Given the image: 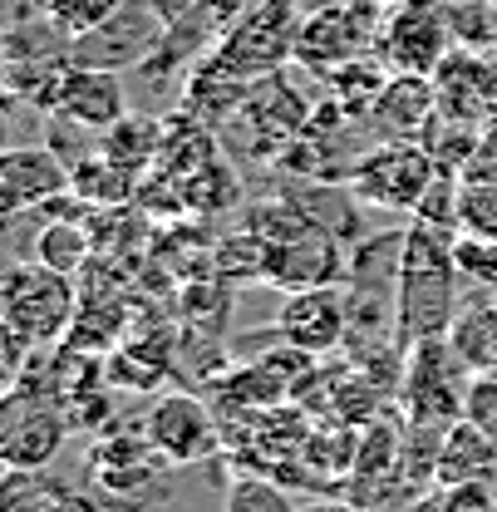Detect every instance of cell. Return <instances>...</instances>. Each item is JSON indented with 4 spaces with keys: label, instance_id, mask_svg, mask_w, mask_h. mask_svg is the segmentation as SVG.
Returning a JSON list of instances; mask_svg holds the SVG:
<instances>
[{
    "label": "cell",
    "instance_id": "obj_33",
    "mask_svg": "<svg viewBox=\"0 0 497 512\" xmlns=\"http://www.w3.org/2000/svg\"><path fill=\"white\" fill-rule=\"evenodd\" d=\"M493 301H497V296H493Z\"/></svg>",
    "mask_w": 497,
    "mask_h": 512
},
{
    "label": "cell",
    "instance_id": "obj_28",
    "mask_svg": "<svg viewBox=\"0 0 497 512\" xmlns=\"http://www.w3.org/2000/svg\"><path fill=\"white\" fill-rule=\"evenodd\" d=\"M463 419H468V424H478L488 439H497V370L468 380V394H463Z\"/></svg>",
    "mask_w": 497,
    "mask_h": 512
},
{
    "label": "cell",
    "instance_id": "obj_2",
    "mask_svg": "<svg viewBox=\"0 0 497 512\" xmlns=\"http://www.w3.org/2000/svg\"><path fill=\"white\" fill-rule=\"evenodd\" d=\"M311 114L315 104L276 69V74H261L247 89V99L212 128V143L232 163H271L306 133Z\"/></svg>",
    "mask_w": 497,
    "mask_h": 512
},
{
    "label": "cell",
    "instance_id": "obj_31",
    "mask_svg": "<svg viewBox=\"0 0 497 512\" xmlns=\"http://www.w3.org/2000/svg\"><path fill=\"white\" fill-rule=\"evenodd\" d=\"M50 512H109V508H104L99 498H89V493H79V488H64V493H60V503H55V508H50Z\"/></svg>",
    "mask_w": 497,
    "mask_h": 512
},
{
    "label": "cell",
    "instance_id": "obj_8",
    "mask_svg": "<svg viewBox=\"0 0 497 512\" xmlns=\"http://www.w3.org/2000/svg\"><path fill=\"white\" fill-rule=\"evenodd\" d=\"M168 15L158 10V0H124L99 30L74 40V64L84 69H109V74H128L143 69L163 50L168 40Z\"/></svg>",
    "mask_w": 497,
    "mask_h": 512
},
{
    "label": "cell",
    "instance_id": "obj_9",
    "mask_svg": "<svg viewBox=\"0 0 497 512\" xmlns=\"http://www.w3.org/2000/svg\"><path fill=\"white\" fill-rule=\"evenodd\" d=\"M453 20L448 0H394L379 30V60L394 74H434L453 55Z\"/></svg>",
    "mask_w": 497,
    "mask_h": 512
},
{
    "label": "cell",
    "instance_id": "obj_4",
    "mask_svg": "<svg viewBox=\"0 0 497 512\" xmlns=\"http://www.w3.org/2000/svg\"><path fill=\"white\" fill-rule=\"evenodd\" d=\"M0 316L5 330H15L20 340H30L35 350L60 345L64 335L74 330L79 316V291L74 276H64L45 261H10L5 266V296H0Z\"/></svg>",
    "mask_w": 497,
    "mask_h": 512
},
{
    "label": "cell",
    "instance_id": "obj_20",
    "mask_svg": "<svg viewBox=\"0 0 497 512\" xmlns=\"http://www.w3.org/2000/svg\"><path fill=\"white\" fill-rule=\"evenodd\" d=\"M443 340L453 345V355H458L473 375L497 370V301L488 291H478L473 301H463Z\"/></svg>",
    "mask_w": 497,
    "mask_h": 512
},
{
    "label": "cell",
    "instance_id": "obj_24",
    "mask_svg": "<svg viewBox=\"0 0 497 512\" xmlns=\"http://www.w3.org/2000/svg\"><path fill=\"white\" fill-rule=\"evenodd\" d=\"M64 483L45 468H5L0 478V512H50L60 503Z\"/></svg>",
    "mask_w": 497,
    "mask_h": 512
},
{
    "label": "cell",
    "instance_id": "obj_5",
    "mask_svg": "<svg viewBox=\"0 0 497 512\" xmlns=\"http://www.w3.org/2000/svg\"><path fill=\"white\" fill-rule=\"evenodd\" d=\"M384 0H330L315 5L311 15H301L296 30V60L306 74L325 79L340 64L365 60L379 50V30H384Z\"/></svg>",
    "mask_w": 497,
    "mask_h": 512
},
{
    "label": "cell",
    "instance_id": "obj_14",
    "mask_svg": "<svg viewBox=\"0 0 497 512\" xmlns=\"http://www.w3.org/2000/svg\"><path fill=\"white\" fill-rule=\"evenodd\" d=\"M429 79L438 89V114L443 119L488 128V119L497 114V55L453 45V55L438 64Z\"/></svg>",
    "mask_w": 497,
    "mask_h": 512
},
{
    "label": "cell",
    "instance_id": "obj_3",
    "mask_svg": "<svg viewBox=\"0 0 497 512\" xmlns=\"http://www.w3.org/2000/svg\"><path fill=\"white\" fill-rule=\"evenodd\" d=\"M296 30H301L296 0H261L232 30L217 35V45H207L197 69L237 79V84H256L261 74H276L281 64L296 60Z\"/></svg>",
    "mask_w": 497,
    "mask_h": 512
},
{
    "label": "cell",
    "instance_id": "obj_13",
    "mask_svg": "<svg viewBox=\"0 0 497 512\" xmlns=\"http://www.w3.org/2000/svg\"><path fill=\"white\" fill-rule=\"evenodd\" d=\"M143 434L163 453V463H173V468L202 463L222 444V429H217L212 409L197 394H187V389H173V394L153 399V409L143 414Z\"/></svg>",
    "mask_w": 497,
    "mask_h": 512
},
{
    "label": "cell",
    "instance_id": "obj_29",
    "mask_svg": "<svg viewBox=\"0 0 497 512\" xmlns=\"http://www.w3.org/2000/svg\"><path fill=\"white\" fill-rule=\"evenodd\" d=\"M227 512H291V503L276 493V483H261V478H242L227 498Z\"/></svg>",
    "mask_w": 497,
    "mask_h": 512
},
{
    "label": "cell",
    "instance_id": "obj_25",
    "mask_svg": "<svg viewBox=\"0 0 497 512\" xmlns=\"http://www.w3.org/2000/svg\"><path fill=\"white\" fill-rule=\"evenodd\" d=\"M453 266H458V281L463 286L497 296V237L458 227L453 232Z\"/></svg>",
    "mask_w": 497,
    "mask_h": 512
},
{
    "label": "cell",
    "instance_id": "obj_7",
    "mask_svg": "<svg viewBox=\"0 0 497 512\" xmlns=\"http://www.w3.org/2000/svg\"><path fill=\"white\" fill-rule=\"evenodd\" d=\"M468 380H473V370L453 355V345L443 335L409 345L404 350V380H399L409 424H458Z\"/></svg>",
    "mask_w": 497,
    "mask_h": 512
},
{
    "label": "cell",
    "instance_id": "obj_19",
    "mask_svg": "<svg viewBox=\"0 0 497 512\" xmlns=\"http://www.w3.org/2000/svg\"><path fill=\"white\" fill-rule=\"evenodd\" d=\"M30 256L45 261V266H55V271H64V276H84L89 261L99 256L94 232H89V212H40Z\"/></svg>",
    "mask_w": 497,
    "mask_h": 512
},
{
    "label": "cell",
    "instance_id": "obj_10",
    "mask_svg": "<svg viewBox=\"0 0 497 512\" xmlns=\"http://www.w3.org/2000/svg\"><path fill=\"white\" fill-rule=\"evenodd\" d=\"M350 256H345V242L320 227V222H301L296 232L266 242V286L276 291H315V286H340Z\"/></svg>",
    "mask_w": 497,
    "mask_h": 512
},
{
    "label": "cell",
    "instance_id": "obj_30",
    "mask_svg": "<svg viewBox=\"0 0 497 512\" xmlns=\"http://www.w3.org/2000/svg\"><path fill=\"white\" fill-rule=\"evenodd\" d=\"M256 5H261V0H202V10L212 15V25H217V30H232L247 10H256Z\"/></svg>",
    "mask_w": 497,
    "mask_h": 512
},
{
    "label": "cell",
    "instance_id": "obj_23",
    "mask_svg": "<svg viewBox=\"0 0 497 512\" xmlns=\"http://www.w3.org/2000/svg\"><path fill=\"white\" fill-rule=\"evenodd\" d=\"M458 227L497 237V153H478L458 173Z\"/></svg>",
    "mask_w": 497,
    "mask_h": 512
},
{
    "label": "cell",
    "instance_id": "obj_6",
    "mask_svg": "<svg viewBox=\"0 0 497 512\" xmlns=\"http://www.w3.org/2000/svg\"><path fill=\"white\" fill-rule=\"evenodd\" d=\"M434 173L438 163L424 148V138H374L360 153V163L350 168V188L365 207L414 217L429 183H434Z\"/></svg>",
    "mask_w": 497,
    "mask_h": 512
},
{
    "label": "cell",
    "instance_id": "obj_32",
    "mask_svg": "<svg viewBox=\"0 0 497 512\" xmlns=\"http://www.w3.org/2000/svg\"><path fill=\"white\" fill-rule=\"evenodd\" d=\"M384 5H394V0H384Z\"/></svg>",
    "mask_w": 497,
    "mask_h": 512
},
{
    "label": "cell",
    "instance_id": "obj_22",
    "mask_svg": "<svg viewBox=\"0 0 497 512\" xmlns=\"http://www.w3.org/2000/svg\"><path fill=\"white\" fill-rule=\"evenodd\" d=\"M69 192L89 207H128L138 197V178L128 168H119L104 148H94L89 158H79L69 168Z\"/></svg>",
    "mask_w": 497,
    "mask_h": 512
},
{
    "label": "cell",
    "instance_id": "obj_11",
    "mask_svg": "<svg viewBox=\"0 0 497 512\" xmlns=\"http://www.w3.org/2000/svg\"><path fill=\"white\" fill-rule=\"evenodd\" d=\"M35 109H40L45 119H64V124H74V128H84V133H99V138H104V133L128 114V94H124V84H119V74L69 64Z\"/></svg>",
    "mask_w": 497,
    "mask_h": 512
},
{
    "label": "cell",
    "instance_id": "obj_16",
    "mask_svg": "<svg viewBox=\"0 0 497 512\" xmlns=\"http://www.w3.org/2000/svg\"><path fill=\"white\" fill-rule=\"evenodd\" d=\"M64 434H69V419H64L55 404H40V399L15 394L10 399V414H5L0 458H5V468H50L55 453L64 448Z\"/></svg>",
    "mask_w": 497,
    "mask_h": 512
},
{
    "label": "cell",
    "instance_id": "obj_21",
    "mask_svg": "<svg viewBox=\"0 0 497 512\" xmlns=\"http://www.w3.org/2000/svg\"><path fill=\"white\" fill-rule=\"evenodd\" d=\"M163 138H168V128L158 124L153 114H124L119 124L99 138V148H104L119 168H128V173L143 183V178L153 173V163L163 158Z\"/></svg>",
    "mask_w": 497,
    "mask_h": 512
},
{
    "label": "cell",
    "instance_id": "obj_15",
    "mask_svg": "<svg viewBox=\"0 0 497 512\" xmlns=\"http://www.w3.org/2000/svg\"><path fill=\"white\" fill-rule=\"evenodd\" d=\"M64 192H69V163L50 143H30V148L15 143V148L0 153V207H5V217L45 212Z\"/></svg>",
    "mask_w": 497,
    "mask_h": 512
},
{
    "label": "cell",
    "instance_id": "obj_12",
    "mask_svg": "<svg viewBox=\"0 0 497 512\" xmlns=\"http://www.w3.org/2000/svg\"><path fill=\"white\" fill-rule=\"evenodd\" d=\"M271 335L286 345V350H301V355H335L345 340H350V296L345 286H315V291H291L281 316L271 325Z\"/></svg>",
    "mask_w": 497,
    "mask_h": 512
},
{
    "label": "cell",
    "instance_id": "obj_27",
    "mask_svg": "<svg viewBox=\"0 0 497 512\" xmlns=\"http://www.w3.org/2000/svg\"><path fill=\"white\" fill-rule=\"evenodd\" d=\"M124 0H40V10L60 25L69 40H79V35H89V30H99L114 10H119Z\"/></svg>",
    "mask_w": 497,
    "mask_h": 512
},
{
    "label": "cell",
    "instance_id": "obj_34",
    "mask_svg": "<svg viewBox=\"0 0 497 512\" xmlns=\"http://www.w3.org/2000/svg\"><path fill=\"white\" fill-rule=\"evenodd\" d=\"M493 5H497V0H493Z\"/></svg>",
    "mask_w": 497,
    "mask_h": 512
},
{
    "label": "cell",
    "instance_id": "obj_18",
    "mask_svg": "<svg viewBox=\"0 0 497 512\" xmlns=\"http://www.w3.org/2000/svg\"><path fill=\"white\" fill-rule=\"evenodd\" d=\"M488 478H497V439H488V434H483L478 424H468V419L448 424L434 483L438 488H473V483H488Z\"/></svg>",
    "mask_w": 497,
    "mask_h": 512
},
{
    "label": "cell",
    "instance_id": "obj_26",
    "mask_svg": "<svg viewBox=\"0 0 497 512\" xmlns=\"http://www.w3.org/2000/svg\"><path fill=\"white\" fill-rule=\"evenodd\" d=\"M212 271L227 281H266V237L242 222V232H232L212 247Z\"/></svg>",
    "mask_w": 497,
    "mask_h": 512
},
{
    "label": "cell",
    "instance_id": "obj_1",
    "mask_svg": "<svg viewBox=\"0 0 497 512\" xmlns=\"http://www.w3.org/2000/svg\"><path fill=\"white\" fill-rule=\"evenodd\" d=\"M453 232L458 227H434V222H409L404 227V256H399V291H394V311H399V345H419L448 335V325L458 316L463 296H458V266H453Z\"/></svg>",
    "mask_w": 497,
    "mask_h": 512
},
{
    "label": "cell",
    "instance_id": "obj_17",
    "mask_svg": "<svg viewBox=\"0 0 497 512\" xmlns=\"http://www.w3.org/2000/svg\"><path fill=\"white\" fill-rule=\"evenodd\" d=\"M438 119V89L429 74H389L374 109L365 114L370 138H424Z\"/></svg>",
    "mask_w": 497,
    "mask_h": 512
}]
</instances>
